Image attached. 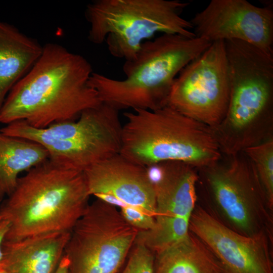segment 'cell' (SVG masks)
Segmentation results:
<instances>
[{"mask_svg":"<svg viewBox=\"0 0 273 273\" xmlns=\"http://www.w3.org/2000/svg\"><path fill=\"white\" fill-rule=\"evenodd\" d=\"M93 73L89 62L55 43L42 47L29 71L11 88L0 109V123L22 120L44 128L77 119L101 104L88 84Z\"/></svg>","mask_w":273,"mask_h":273,"instance_id":"1","label":"cell"},{"mask_svg":"<svg viewBox=\"0 0 273 273\" xmlns=\"http://www.w3.org/2000/svg\"><path fill=\"white\" fill-rule=\"evenodd\" d=\"M83 172L49 160L20 177L0 207L9 223L5 241L56 232H71L89 205Z\"/></svg>","mask_w":273,"mask_h":273,"instance_id":"2","label":"cell"},{"mask_svg":"<svg viewBox=\"0 0 273 273\" xmlns=\"http://www.w3.org/2000/svg\"><path fill=\"white\" fill-rule=\"evenodd\" d=\"M212 42L204 38L162 34L144 42L135 58L125 61V78L116 79L93 72L89 85L101 103L117 110H156L167 106L175 79Z\"/></svg>","mask_w":273,"mask_h":273,"instance_id":"3","label":"cell"},{"mask_svg":"<svg viewBox=\"0 0 273 273\" xmlns=\"http://www.w3.org/2000/svg\"><path fill=\"white\" fill-rule=\"evenodd\" d=\"M123 115L126 122L122 125L119 153L135 164L148 168L178 161L199 170L222 158L210 127L168 106Z\"/></svg>","mask_w":273,"mask_h":273,"instance_id":"4","label":"cell"},{"mask_svg":"<svg viewBox=\"0 0 273 273\" xmlns=\"http://www.w3.org/2000/svg\"><path fill=\"white\" fill-rule=\"evenodd\" d=\"M189 4L179 0H95L85 16L88 38L105 41L110 54L125 61L133 60L146 40L157 33L195 37L190 21L181 16Z\"/></svg>","mask_w":273,"mask_h":273,"instance_id":"5","label":"cell"},{"mask_svg":"<svg viewBox=\"0 0 273 273\" xmlns=\"http://www.w3.org/2000/svg\"><path fill=\"white\" fill-rule=\"evenodd\" d=\"M119 110L101 103L83 111L72 121L36 128L18 120L0 129L3 134L35 142L48 152L49 160L67 169L83 172L119 153L122 125Z\"/></svg>","mask_w":273,"mask_h":273,"instance_id":"6","label":"cell"},{"mask_svg":"<svg viewBox=\"0 0 273 273\" xmlns=\"http://www.w3.org/2000/svg\"><path fill=\"white\" fill-rule=\"evenodd\" d=\"M138 232L116 207L97 199L71 231L64 251L69 273H117Z\"/></svg>","mask_w":273,"mask_h":273,"instance_id":"7","label":"cell"},{"mask_svg":"<svg viewBox=\"0 0 273 273\" xmlns=\"http://www.w3.org/2000/svg\"><path fill=\"white\" fill-rule=\"evenodd\" d=\"M199 169L214 202L237 232L248 236L267 231L270 211L256 168L244 152Z\"/></svg>","mask_w":273,"mask_h":273,"instance_id":"8","label":"cell"},{"mask_svg":"<svg viewBox=\"0 0 273 273\" xmlns=\"http://www.w3.org/2000/svg\"><path fill=\"white\" fill-rule=\"evenodd\" d=\"M230 84L223 40L214 41L174 80L167 106L213 128L224 118Z\"/></svg>","mask_w":273,"mask_h":273,"instance_id":"9","label":"cell"},{"mask_svg":"<svg viewBox=\"0 0 273 273\" xmlns=\"http://www.w3.org/2000/svg\"><path fill=\"white\" fill-rule=\"evenodd\" d=\"M197 37L210 42L239 40L273 55V10L246 0H212L190 21Z\"/></svg>","mask_w":273,"mask_h":273,"instance_id":"10","label":"cell"},{"mask_svg":"<svg viewBox=\"0 0 273 273\" xmlns=\"http://www.w3.org/2000/svg\"><path fill=\"white\" fill-rule=\"evenodd\" d=\"M189 231L209 249L228 273H273L267 231L245 235L197 208L191 216Z\"/></svg>","mask_w":273,"mask_h":273,"instance_id":"11","label":"cell"},{"mask_svg":"<svg viewBox=\"0 0 273 273\" xmlns=\"http://www.w3.org/2000/svg\"><path fill=\"white\" fill-rule=\"evenodd\" d=\"M159 173L154 182L156 211L151 234L169 239L186 234L197 201L198 169L185 162L168 161L157 165Z\"/></svg>","mask_w":273,"mask_h":273,"instance_id":"12","label":"cell"},{"mask_svg":"<svg viewBox=\"0 0 273 273\" xmlns=\"http://www.w3.org/2000/svg\"><path fill=\"white\" fill-rule=\"evenodd\" d=\"M90 196L107 195L155 217V193L148 169L120 153L83 171Z\"/></svg>","mask_w":273,"mask_h":273,"instance_id":"13","label":"cell"},{"mask_svg":"<svg viewBox=\"0 0 273 273\" xmlns=\"http://www.w3.org/2000/svg\"><path fill=\"white\" fill-rule=\"evenodd\" d=\"M71 232H56L5 241L2 266L10 273H54Z\"/></svg>","mask_w":273,"mask_h":273,"instance_id":"14","label":"cell"},{"mask_svg":"<svg viewBox=\"0 0 273 273\" xmlns=\"http://www.w3.org/2000/svg\"><path fill=\"white\" fill-rule=\"evenodd\" d=\"M42 51L34 39L0 20V109L11 88L29 71Z\"/></svg>","mask_w":273,"mask_h":273,"instance_id":"15","label":"cell"},{"mask_svg":"<svg viewBox=\"0 0 273 273\" xmlns=\"http://www.w3.org/2000/svg\"><path fill=\"white\" fill-rule=\"evenodd\" d=\"M154 268L155 273H228L209 249L190 232L154 253Z\"/></svg>","mask_w":273,"mask_h":273,"instance_id":"16","label":"cell"},{"mask_svg":"<svg viewBox=\"0 0 273 273\" xmlns=\"http://www.w3.org/2000/svg\"><path fill=\"white\" fill-rule=\"evenodd\" d=\"M48 159L40 145L0 132V202L14 191L21 173Z\"/></svg>","mask_w":273,"mask_h":273,"instance_id":"17","label":"cell"},{"mask_svg":"<svg viewBox=\"0 0 273 273\" xmlns=\"http://www.w3.org/2000/svg\"><path fill=\"white\" fill-rule=\"evenodd\" d=\"M243 152L253 163L265 191L270 210L273 208V138Z\"/></svg>","mask_w":273,"mask_h":273,"instance_id":"18","label":"cell"},{"mask_svg":"<svg viewBox=\"0 0 273 273\" xmlns=\"http://www.w3.org/2000/svg\"><path fill=\"white\" fill-rule=\"evenodd\" d=\"M133 246L122 273H155L153 252L140 243L134 242Z\"/></svg>","mask_w":273,"mask_h":273,"instance_id":"19","label":"cell"},{"mask_svg":"<svg viewBox=\"0 0 273 273\" xmlns=\"http://www.w3.org/2000/svg\"><path fill=\"white\" fill-rule=\"evenodd\" d=\"M120 208V212L124 219L138 231H148L154 227V216L127 205Z\"/></svg>","mask_w":273,"mask_h":273,"instance_id":"20","label":"cell"},{"mask_svg":"<svg viewBox=\"0 0 273 273\" xmlns=\"http://www.w3.org/2000/svg\"><path fill=\"white\" fill-rule=\"evenodd\" d=\"M9 229V222L5 220H1L0 221V266L2 264L4 258L3 244Z\"/></svg>","mask_w":273,"mask_h":273,"instance_id":"21","label":"cell"},{"mask_svg":"<svg viewBox=\"0 0 273 273\" xmlns=\"http://www.w3.org/2000/svg\"><path fill=\"white\" fill-rule=\"evenodd\" d=\"M54 273H69V261L64 254Z\"/></svg>","mask_w":273,"mask_h":273,"instance_id":"22","label":"cell"},{"mask_svg":"<svg viewBox=\"0 0 273 273\" xmlns=\"http://www.w3.org/2000/svg\"><path fill=\"white\" fill-rule=\"evenodd\" d=\"M0 273H10V272L1 265L0 266Z\"/></svg>","mask_w":273,"mask_h":273,"instance_id":"23","label":"cell"},{"mask_svg":"<svg viewBox=\"0 0 273 273\" xmlns=\"http://www.w3.org/2000/svg\"><path fill=\"white\" fill-rule=\"evenodd\" d=\"M1 220H2V218H1V216H0V221H1Z\"/></svg>","mask_w":273,"mask_h":273,"instance_id":"24","label":"cell"}]
</instances>
